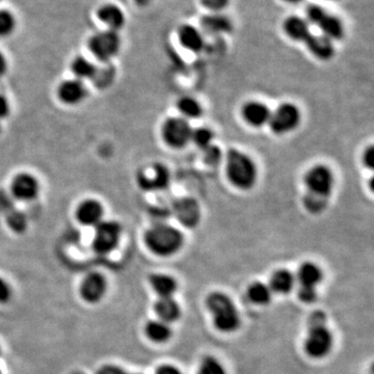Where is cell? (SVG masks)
<instances>
[{
	"label": "cell",
	"instance_id": "obj_34",
	"mask_svg": "<svg viewBox=\"0 0 374 374\" xmlns=\"http://www.w3.org/2000/svg\"><path fill=\"white\" fill-rule=\"evenodd\" d=\"M305 208L311 213H321L325 210L328 205V198H321V196H313L307 194L304 198Z\"/></svg>",
	"mask_w": 374,
	"mask_h": 374
},
{
	"label": "cell",
	"instance_id": "obj_15",
	"mask_svg": "<svg viewBox=\"0 0 374 374\" xmlns=\"http://www.w3.org/2000/svg\"><path fill=\"white\" fill-rule=\"evenodd\" d=\"M271 110L266 104L260 101H248L242 106L241 117L248 126L254 128L269 125Z\"/></svg>",
	"mask_w": 374,
	"mask_h": 374
},
{
	"label": "cell",
	"instance_id": "obj_20",
	"mask_svg": "<svg viewBox=\"0 0 374 374\" xmlns=\"http://www.w3.org/2000/svg\"><path fill=\"white\" fill-rule=\"evenodd\" d=\"M202 27L210 35H223L233 28L231 19L221 12H211L202 19Z\"/></svg>",
	"mask_w": 374,
	"mask_h": 374
},
{
	"label": "cell",
	"instance_id": "obj_50",
	"mask_svg": "<svg viewBox=\"0 0 374 374\" xmlns=\"http://www.w3.org/2000/svg\"><path fill=\"white\" fill-rule=\"evenodd\" d=\"M0 374H2V373H1V371H0Z\"/></svg>",
	"mask_w": 374,
	"mask_h": 374
},
{
	"label": "cell",
	"instance_id": "obj_8",
	"mask_svg": "<svg viewBox=\"0 0 374 374\" xmlns=\"http://www.w3.org/2000/svg\"><path fill=\"white\" fill-rule=\"evenodd\" d=\"M192 129L189 121L182 117H171L162 124V137L168 147L182 149L190 143Z\"/></svg>",
	"mask_w": 374,
	"mask_h": 374
},
{
	"label": "cell",
	"instance_id": "obj_43",
	"mask_svg": "<svg viewBox=\"0 0 374 374\" xmlns=\"http://www.w3.org/2000/svg\"><path fill=\"white\" fill-rule=\"evenodd\" d=\"M10 106L8 98L0 93V121L4 120L10 114Z\"/></svg>",
	"mask_w": 374,
	"mask_h": 374
},
{
	"label": "cell",
	"instance_id": "obj_3",
	"mask_svg": "<svg viewBox=\"0 0 374 374\" xmlns=\"http://www.w3.org/2000/svg\"><path fill=\"white\" fill-rule=\"evenodd\" d=\"M333 344V335L327 327V316L323 311H315L308 321V334L305 341L307 354L311 358H325L331 352Z\"/></svg>",
	"mask_w": 374,
	"mask_h": 374
},
{
	"label": "cell",
	"instance_id": "obj_19",
	"mask_svg": "<svg viewBox=\"0 0 374 374\" xmlns=\"http://www.w3.org/2000/svg\"><path fill=\"white\" fill-rule=\"evenodd\" d=\"M178 39L181 46L188 51L200 52L205 46L204 35L192 25H182L178 31Z\"/></svg>",
	"mask_w": 374,
	"mask_h": 374
},
{
	"label": "cell",
	"instance_id": "obj_12",
	"mask_svg": "<svg viewBox=\"0 0 374 374\" xmlns=\"http://www.w3.org/2000/svg\"><path fill=\"white\" fill-rule=\"evenodd\" d=\"M56 94L58 100L65 105L76 106L87 99V89L83 81L71 78L60 83Z\"/></svg>",
	"mask_w": 374,
	"mask_h": 374
},
{
	"label": "cell",
	"instance_id": "obj_30",
	"mask_svg": "<svg viewBox=\"0 0 374 374\" xmlns=\"http://www.w3.org/2000/svg\"><path fill=\"white\" fill-rule=\"evenodd\" d=\"M271 296H273V291H271L269 286H267L266 284L261 283V282H255L248 289V296L250 302L256 305H260V306L269 304L271 300Z\"/></svg>",
	"mask_w": 374,
	"mask_h": 374
},
{
	"label": "cell",
	"instance_id": "obj_33",
	"mask_svg": "<svg viewBox=\"0 0 374 374\" xmlns=\"http://www.w3.org/2000/svg\"><path fill=\"white\" fill-rule=\"evenodd\" d=\"M198 374H227L225 367L213 357H206L201 362Z\"/></svg>",
	"mask_w": 374,
	"mask_h": 374
},
{
	"label": "cell",
	"instance_id": "obj_26",
	"mask_svg": "<svg viewBox=\"0 0 374 374\" xmlns=\"http://www.w3.org/2000/svg\"><path fill=\"white\" fill-rule=\"evenodd\" d=\"M150 285L160 298H173L177 290V282L174 278L164 273H154L150 277Z\"/></svg>",
	"mask_w": 374,
	"mask_h": 374
},
{
	"label": "cell",
	"instance_id": "obj_39",
	"mask_svg": "<svg viewBox=\"0 0 374 374\" xmlns=\"http://www.w3.org/2000/svg\"><path fill=\"white\" fill-rule=\"evenodd\" d=\"M201 3L212 12H221L229 6L230 0H201Z\"/></svg>",
	"mask_w": 374,
	"mask_h": 374
},
{
	"label": "cell",
	"instance_id": "obj_48",
	"mask_svg": "<svg viewBox=\"0 0 374 374\" xmlns=\"http://www.w3.org/2000/svg\"><path fill=\"white\" fill-rule=\"evenodd\" d=\"M329 1H335V0H329Z\"/></svg>",
	"mask_w": 374,
	"mask_h": 374
},
{
	"label": "cell",
	"instance_id": "obj_17",
	"mask_svg": "<svg viewBox=\"0 0 374 374\" xmlns=\"http://www.w3.org/2000/svg\"><path fill=\"white\" fill-rule=\"evenodd\" d=\"M309 52L319 60H332L335 56L334 42L323 35H311L305 42Z\"/></svg>",
	"mask_w": 374,
	"mask_h": 374
},
{
	"label": "cell",
	"instance_id": "obj_42",
	"mask_svg": "<svg viewBox=\"0 0 374 374\" xmlns=\"http://www.w3.org/2000/svg\"><path fill=\"white\" fill-rule=\"evenodd\" d=\"M96 374H139V373H130L128 371H124L119 366H114V365H105V366L101 367Z\"/></svg>",
	"mask_w": 374,
	"mask_h": 374
},
{
	"label": "cell",
	"instance_id": "obj_28",
	"mask_svg": "<svg viewBox=\"0 0 374 374\" xmlns=\"http://www.w3.org/2000/svg\"><path fill=\"white\" fill-rule=\"evenodd\" d=\"M146 335L155 343H164L172 336V330L168 323L162 321H149L146 325Z\"/></svg>",
	"mask_w": 374,
	"mask_h": 374
},
{
	"label": "cell",
	"instance_id": "obj_1",
	"mask_svg": "<svg viewBox=\"0 0 374 374\" xmlns=\"http://www.w3.org/2000/svg\"><path fill=\"white\" fill-rule=\"evenodd\" d=\"M226 175L234 187L250 190L258 180V168L250 156L237 149H230L226 155Z\"/></svg>",
	"mask_w": 374,
	"mask_h": 374
},
{
	"label": "cell",
	"instance_id": "obj_51",
	"mask_svg": "<svg viewBox=\"0 0 374 374\" xmlns=\"http://www.w3.org/2000/svg\"><path fill=\"white\" fill-rule=\"evenodd\" d=\"M1 1H2V0H0V2H1Z\"/></svg>",
	"mask_w": 374,
	"mask_h": 374
},
{
	"label": "cell",
	"instance_id": "obj_27",
	"mask_svg": "<svg viewBox=\"0 0 374 374\" xmlns=\"http://www.w3.org/2000/svg\"><path fill=\"white\" fill-rule=\"evenodd\" d=\"M71 71L74 78L85 81L95 78L98 69L92 60H87L85 56H76L71 62Z\"/></svg>",
	"mask_w": 374,
	"mask_h": 374
},
{
	"label": "cell",
	"instance_id": "obj_35",
	"mask_svg": "<svg viewBox=\"0 0 374 374\" xmlns=\"http://www.w3.org/2000/svg\"><path fill=\"white\" fill-rule=\"evenodd\" d=\"M307 18L309 24L318 25L321 21L323 20V17L328 14L327 10L323 8V6H317V4H312L307 8Z\"/></svg>",
	"mask_w": 374,
	"mask_h": 374
},
{
	"label": "cell",
	"instance_id": "obj_9",
	"mask_svg": "<svg viewBox=\"0 0 374 374\" xmlns=\"http://www.w3.org/2000/svg\"><path fill=\"white\" fill-rule=\"evenodd\" d=\"M122 227L116 221H102L95 227L93 238V250L97 254L108 255L116 250L120 244Z\"/></svg>",
	"mask_w": 374,
	"mask_h": 374
},
{
	"label": "cell",
	"instance_id": "obj_38",
	"mask_svg": "<svg viewBox=\"0 0 374 374\" xmlns=\"http://www.w3.org/2000/svg\"><path fill=\"white\" fill-rule=\"evenodd\" d=\"M26 219L21 213L17 212L16 214L12 215L8 219V226L12 228V230H14L15 232H18V233L24 231L26 229Z\"/></svg>",
	"mask_w": 374,
	"mask_h": 374
},
{
	"label": "cell",
	"instance_id": "obj_49",
	"mask_svg": "<svg viewBox=\"0 0 374 374\" xmlns=\"http://www.w3.org/2000/svg\"><path fill=\"white\" fill-rule=\"evenodd\" d=\"M0 354H1V348H0Z\"/></svg>",
	"mask_w": 374,
	"mask_h": 374
},
{
	"label": "cell",
	"instance_id": "obj_2",
	"mask_svg": "<svg viewBox=\"0 0 374 374\" xmlns=\"http://www.w3.org/2000/svg\"><path fill=\"white\" fill-rule=\"evenodd\" d=\"M145 244L150 252L160 257L177 254L185 244L180 230L166 223H158L145 234Z\"/></svg>",
	"mask_w": 374,
	"mask_h": 374
},
{
	"label": "cell",
	"instance_id": "obj_36",
	"mask_svg": "<svg viewBox=\"0 0 374 374\" xmlns=\"http://www.w3.org/2000/svg\"><path fill=\"white\" fill-rule=\"evenodd\" d=\"M204 153V160L209 166H215L219 164L221 160V151L219 147L212 145L207 149L203 150Z\"/></svg>",
	"mask_w": 374,
	"mask_h": 374
},
{
	"label": "cell",
	"instance_id": "obj_44",
	"mask_svg": "<svg viewBox=\"0 0 374 374\" xmlns=\"http://www.w3.org/2000/svg\"><path fill=\"white\" fill-rule=\"evenodd\" d=\"M155 374H182L178 368L172 365H164L156 371Z\"/></svg>",
	"mask_w": 374,
	"mask_h": 374
},
{
	"label": "cell",
	"instance_id": "obj_6",
	"mask_svg": "<svg viewBox=\"0 0 374 374\" xmlns=\"http://www.w3.org/2000/svg\"><path fill=\"white\" fill-rule=\"evenodd\" d=\"M302 122V112L296 104L285 102L271 112L269 126L273 135H286L294 133Z\"/></svg>",
	"mask_w": 374,
	"mask_h": 374
},
{
	"label": "cell",
	"instance_id": "obj_5",
	"mask_svg": "<svg viewBox=\"0 0 374 374\" xmlns=\"http://www.w3.org/2000/svg\"><path fill=\"white\" fill-rule=\"evenodd\" d=\"M87 47L94 58L101 62H108L118 56L122 47V40L118 31L105 29L92 35Z\"/></svg>",
	"mask_w": 374,
	"mask_h": 374
},
{
	"label": "cell",
	"instance_id": "obj_46",
	"mask_svg": "<svg viewBox=\"0 0 374 374\" xmlns=\"http://www.w3.org/2000/svg\"><path fill=\"white\" fill-rule=\"evenodd\" d=\"M283 1L287 2V3L296 4L300 3L303 0H283Z\"/></svg>",
	"mask_w": 374,
	"mask_h": 374
},
{
	"label": "cell",
	"instance_id": "obj_18",
	"mask_svg": "<svg viewBox=\"0 0 374 374\" xmlns=\"http://www.w3.org/2000/svg\"><path fill=\"white\" fill-rule=\"evenodd\" d=\"M283 28L286 35L292 41L305 43L307 39L312 35L310 24L306 19L302 17L290 16L284 22Z\"/></svg>",
	"mask_w": 374,
	"mask_h": 374
},
{
	"label": "cell",
	"instance_id": "obj_31",
	"mask_svg": "<svg viewBox=\"0 0 374 374\" xmlns=\"http://www.w3.org/2000/svg\"><path fill=\"white\" fill-rule=\"evenodd\" d=\"M213 141H214V133L210 128L198 127V128L192 129L190 143L194 144L202 151L212 146Z\"/></svg>",
	"mask_w": 374,
	"mask_h": 374
},
{
	"label": "cell",
	"instance_id": "obj_29",
	"mask_svg": "<svg viewBox=\"0 0 374 374\" xmlns=\"http://www.w3.org/2000/svg\"><path fill=\"white\" fill-rule=\"evenodd\" d=\"M177 108L185 120H196L203 114V106L196 98L185 96L177 102Z\"/></svg>",
	"mask_w": 374,
	"mask_h": 374
},
{
	"label": "cell",
	"instance_id": "obj_40",
	"mask_svg": "<svg viewBox=\"0 0 374 374\" xmlns=\"http://www.w3.org/2000/svg\"><path fill=\"white\" fill-rule=\"evenodd\" d=\"M12 288L10 284L0 277V304H6L12 298Z\"/></svg>",
	"mask_w": 374,
	"mask_h": 374
},
{
	"label": "cell",
	"instance_id": "obj_16",
	"mask_svg": "<svg viewBox=\"0 0 374 374\" xmlns=\"http://www.w3.org/2000/svg\"><path fill=\"white\" fill-rule=\"evenodd\" d=\"M98 20L105 25L106 29L118 31L126 24V15L124 10L114 3H104L97 10Z\"/></svg>",
	"mask_w": 374,
	"mask_h": 374
},
{
	"label": "cell",
	"instance_id": "obj_4",
	"mask_svg": "<svg viewBox=\"0 0 374 374\" xmlns=\"http://www.w3.org/2000/svg\"><path fill=\"white\" fill-rule=\"evenodd\" d=\"M206 305L219 331L232 333L239 328V314L229 296L221 292H214L207 298Z\"/></svg>",
	"mask_w": 374,
	"mask_h": 374
},
{
	"label": "cell",
	"instance_id": "obj_24",
	"mask_svg": "<svg viewBox=\"0 0 374 374\" xmlns=\"http://www.w3.org/2000/svg\"><path fill=\"white\" fill-rule=\"evenodd\" d=\"M296 285V277L287 269H279L271 275L269 288L271 291L279 294H287Z\"/></svg>",
	"mask_w": 374,
	"mask_h": 374
},
{
	"label": "cell",
	"instance_id": "obj_13",
	"mask_svg": "<svg viewBox=\"0 0 374 374\" xmlns=\"http://www.w3.org/2000/svg\"><path fill=\"white\" fill-rule=\"evenodd\" d=\"M108 291V282L99 273H89L80 286V296L89 304H97Z\"/></svg>",
	"mask_w": 374,
	"mask_h": 374
},
{
	"label": "cell",
	"instance_id": "obj_47",
	"mask_svg": "<svg viewBox=\"0 0 374 374\" xmlns=\"http://www.w3.org/2000/svg\"><path fill=\"white\" fill-rule=\"evenodd\" d=\"M135 1H137L139 6H145V4L147 3L149 0H135Z\"/></svg>",
	"mask_w": 374,
	"mask_h": 374
},
{
	"label": "cell",
	"instance_id": "obj_32",
	"mask_svg": "<svg viewBox=\"0 0 374 374\" xmlns=\"http://www.w3.org/2000/svg\"><path fill=\"white\" fill-rule=\"evenodd\" d=\"M17 28V19L14 12L6 8H0V37H10Z\"/></svg>",
	"mask_w": 374,
	"mask_h": 374
},
{
	"label": "cell",
	"instance_id": "obj_14",
	"mask_svg": "<svg viewBox=\"0 0 374 374\" xmlns=\"http://www.w3.org/2000/svg\"><path fill=\"white\" fill-rule=\"evenodd\" d=\"M75 216L80 225L95 228L104 221V206L96 198H87L77 206Z\"/></svg>",
	"mask_w": 374,
	"mask_h": 374
},
{
	"label": "cell",
	"instance_id": "obj_11",
	"mask_svg": "<svg viewBox=\"0 0 374 374\" xmlns=\"http://www.w3.org/2000/svg\"><path fill=\"white\" fill-rule=\"evenodd\" d=\"M10 192L20 202H33L41 192V185L37 177L29 173H19L10 183Z\"/></svg>",
	"mask_w": 374,
	"mask_h": 374
},
{
	"label": "cell",
	"instance_id": "obj_10",
	"mask_svg": "<svg viewBox=\"0 0 374 374\" xmlns=\"http://www.w3.org/2000/svg\"><path fill=\"white\" fill-rule=\"evenodd\" d=\"M137 182L144 192H155L166 189L170 185L171 174L164 164H155L144 167L137 175Z\"/></svg>",
	"mask_w": 374,
	"mask_h": 374
},
{
	"label": "cell",
	"instance_id": "obj_45",
	"mask_svg": "<svg viewBox=\"0 0 374 374\" xmlns=\"http://www.w3.org/2000/svg\"><path fill=\"white\" fill-rule=\"evenodd\" d=\"M8 70V62L6 56L0 51V79L6 76V72Z\"/></svg>",
	"mask_w": 374,
	"mask_h": 374
},
{
	"label": "cell",
	"instance_id": "obj_22",
	"mask_svg": "<svg viewBox=\"0 0 374 374\" xmlns=\"http://www.w3.org/2000/svg\"><path fill=\"white\" fill-rule=\"evenodd\" d=\"M154 309H155L156 314L160 317V321L168 325L180 318V306L173 298H160Z\"/></svg>",
	"mask_w": 374,
	"mask_h": 374
},
{
	"label": "cell",
	"instance_id": "obj_41",
	"mask_svg": "<svg viewBox=\"0 0 374 374\" xmlns=\"http://www.w3.org/2000/svg\"><path fill=\"white\" fill-rule=\"evenodd\" d=\"M363 166L369 170H373L374 169V147L373 146H369L363 152L362 155Z\"/></svg>",
	"mask_w": 374,
	"mask_h": 374
},
{
	"label": "cell",
	"instance_id": "obj_23",
	"mask_svg": "<svg viewBox=\"0 0 374 374\" xmlns=\"http://www.w3.org/2000/svg\"><path fill=\"white\" fill-rule=\"evenodd\" d=\"M317 26L321 29V35L333 42L341 40L346 33V28H344L341 19L338 18L335 15L329 14V12L323 17V20Z\"/></svg>",
	"mask_w": 374,
	"mask_h": 374
},
{
	"label": "cell",
	"instance_id": "obj_25",
	"mask_svg": "<svg viewBox=\"0 0 374 374\" xmlns=\"http://www.w3.org/2000/svg\"><path fill=\"white\" fill-rule=\"evenodd\" d=\"M323 280V271L318 265L312 262H305L298 271V281L304 287L316 288Z\"/></svg>",
	"mask_w": 374,
	"mask_h": 374
},
{
	"label": "cell",
	"instance_id": "obj_21",
	"mask_svg": "<svg viewBox=\"0 0 374 374\" xmlns=\"http://www.w3.org/2000/svg\"><path fill=\"white\" fill-rule=\"evenodd\" d=\"M176 215L177 219L183 226L192 228L200 221L201 211L196 201L192 198H183L177 205Z\"/></svg>",
	"mask_w": 374,
	"mask_h": 374
},
{
	"label": "cell",
	"instance_id": "obj_7",
	"mask_svg": "<svg viewBox=\"0 0 374 374\" xmlns=\"http://www.w3.org/2000/svg\"><path fill=\"white\" fill-rule=\"evenodd\" d=\"M304 185L307 194L329 198L335 187V175L329 167L316 164L307 171Z\"/></svg>",
	"mask_w": 374,
	"mask_h": 374
},
{
	"label": "cell",
	"instance_id": "obj_37",
	"mask_svg": "<svg viewBox=\"0 0 374 374\" xmlns=\"http://www.w3.org/2000/svg\"><path fill=\"white\" fill-rule=\"evenodd\" d=\"M298 296L303 303L312 304V303H314L317 298L316 288L304 287V286H300L298 290Z\"/></svg>",
	"mask_w": 374,
	"mask_h": 374
}]
</instances>
